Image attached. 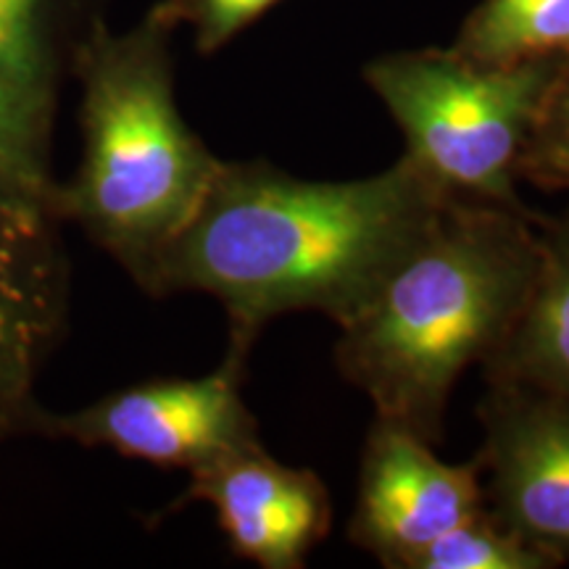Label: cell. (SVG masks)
<instances>
[{"label": "cell", "instance_id": "1", "mask_svg": "<svg viewBox=\"0 0 569 569\" xmlns=\"http://www.w3.org/2000/svg\"><path fill=\"white\" fill-rule=\"evenodd\" d=\"M448 201L407 156L343 182L222 159L146 293L217 298L230 325L227 351L248 356L277 317L317 311L348 322Z\"/></svg>", "mask_w": 569, "mask_h": 569}, {"label": "cell", "instance_id": "2", "mask_svg": "<svg viewBox=\"0 0 569 569\" xmlns=\"http://www.w3.org/2000/svg\"><path fill=\"white\" fill-rule=\"evenodd\" d=\"M538 267L525 211L448 201L340 325V375L377 417L438 446L459 377L507 343Z\"/></svg>", "mask_w": 569, "mask_h": 569}, {"label": "cell", "instance_id": "3", "mask_svg": "<svg viewBox=\"0 0 569 569\" xmlns=\"http://www.w3.org/2000/svg\"><path fill=\"white\" fill-rule=\"evenodd\" d=\"M172 34L153 11L127 32L101 19L71 63L82 159L59 182L56 217L80 227L140 290L222 163L177 106Z\"/></svg>", "mask_w": 569, "mask_h": 569}, {"label": "cell", "instance_id": "4", "mask_svg": "<svg viewBox=\"0 0 569 569\" xmlns=\"http://www.w3.org/2000/svg\"><path fill=\"white\" fill-rule=\"evenodd\" d=\"M559 77L557 59L480 63L453 48L398 51L365 67L419 172L451 201L511 211H525L517 180Z\"/></svg>", "mask_w": 569, "mask_h": 569}, {"label": "cell", "instance_id": "5", "mask_svg": "<svg viewBox=\"0 0 569 569\" xmlns=\"http://www.w3.org/2000/svg\"><path fill=\"white\" fill-rule=\"evenodd\" d=\"M248 356L227 351L203 377H161L98 398L90 407L40 411L34 432L124 459L201 472L259 446V422L243 398Z\"/></svg>", "mask_w": 569, "mask_h": 569}, {"label": "cell", "instance_id": "6", "mask_svg": "<svg viewBox=\"0 0 569 569\" xmlns=\"http://www.w3.org/2000/svg\"><path fill=\"white\" fill-rule=\"evenodd\" d=\"M478 451L488 515L553 559L569 553V401L517 382H486Z\"/></svg>", "mask_w": 569, "mask_h": 569}, {"label": "cell", "instance_id": "7", "mask_svg": "<svg viewBox=\"0 0 569 569\" xmlns=\"http://www.w3.org/2000/svg\"><path fill=\"white\" fill-rule=\"evenodd\" d=\"M486 511L478 459L448 465L407 427L375 417L361 451L348 538L388 569H407L425 546Z\"/></svg>", "mask_w": 569, "mask_h": 569}, {"label": "cell", "instance_id": "8", "mask_svg": "<svg viewBox=\"0 0 569 569\" xmlns=\"http://www.w3.org/2000/svg\"><path fill=\"white\" fill-rule=\"evenodd\" d=\"M53 209L0 206V443L34 432V382L67 330L69 256Z\"/></svg>", "mask_w": 569, "mask_h": 569}, {"label": "cell", "instance_id": "9", "mask_svg": "<svg viewBox=\"0 0 569 569\" xmlns=\"http://www.w3.org/2000/svg\"><path fill=\"white\" fill-rule=\"evenodd\" d=\"M209 503L234 557L261 569H301L330 536L332 498L315 469L288 467L264 443L190 475L172 509Z\"/></svg>", "mask_w": 569, "mask_h": 569}, {"label": "cell", "instance_id": "10", "mask_svg": "<svg viewBox=\"0 0 569 569\" xmlns=\"http://www.w3.org/2000/svg\"><path fill=\"white\" fill-rule=\"evenodd\" d=\"M106 0H0V74L34 111L56 119L77 48L103 17Z\"/></svg>", "mask_w": 569, "mask_h": 569}, {"label": "cell", "instance_id": "11", "mask_svg": "<svg viewBox=\"0 0 569 569\" xmlns=\"http://www.w3.org/2000/svg\"><path fill=\"white\" fill-rule=\"evenodd\" d=\"M480 369L486 382H517L569 401V234L540 246L528 303L507 343Z\"/></svg>", "mask_w": 569, "mask_h": 569}, {"label": "cell", "instance_id": "12", "mask_svg": "<svg viewBox=\"0 0 569 569\" xmlns=\"http://www.w3.org/2000/svg\"><path fill=\"white\" fill-rule=\"evenodd\" d=\"M453 51L480 63H519L569 53V0H480Z\"/></svg>", "mask_w": 569, "mask_h": 569}, {"label": "cell", "instance_id": "13", "mask_svg": "<svg viewBox=\"0 0 569 569\" xmlns=\"http://www.w3.org/2000/svg\"><path fill=\"white\" fill-rule=\"evenodd\" d=\"M51 119L34 111L0 74V198L56 211L59 182L51 174Z\"/></svg>", "mask_w": 569, "mask_h": 569}, {"label": "cell", "instance_id": "14", "mask_svg": "<svg viewBox=\"0 0 569 569\" xmlns=\"http://www.w3.org/2000/svg\"><path fill=\"white\" fill-rule=\"evenodd\" d=\"M551 561L511 536L486 511L425 546L407 569H540Z\"/></svg>", "mask_w": 569, "mask_h": 569}, {"label": "cell", "instance_id": "15", "mask_svg": "<svg viewBox=\"0 0 569 569\" xmlns=\"http://www.w3.org/2000/svg\"><path fill=\"white\" fill-rule=\"evenodd\" d=\"M282 0H159L153 13L172 30L190 27L196 51L213 56Z\"/></svg>", "mask_w": 569, "mask_h": 569}, {"label": "cell", "instance_id": "16", "mask_svg": "<svg viewBox=\"0 0 569 569\" xmlns=\"http://www.w3.org/2000/svg\"><path fill=\"white\" fill-rule=\"evenodd\" d=\"M522 177L569 188V77L561 74L522 159Z\"/></svg>", "mask_w": 569, "mask_h": 569}, {"label": "cell", "instance_id": "17", "mask_svg": "<svg viewBox=\"0 0 569 569\" xmlns=\"http://www.w3.org/2000/svg\"><path fill=\"white\" fill-rule=\"evenodd\" d=\"M3 203H9V201H3V198H0V206H3ZM19 203V201H17Z\"/></svg>", "mask_w": 569, "mask_h": 569}]
</instances>
